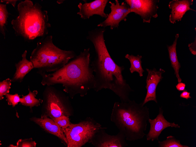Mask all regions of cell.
I'll list each match as a JSON object with an SVG mask.
<instances>
[{"instance_id": "6da1fadb", "label": "cell", "mask_w": 196, "mask_h": 147, "mask_svg": "<svg viewBox=\"0 0 196 147\" xmlns=\"http://www.w3.org/2000/svg\"><path fill=\"white\" fill-rule=\"evenodd\" d=\"M105 28H96L88 31L87 39L93 44L95 57L90 63L94 72L95 85L93 89L97 92L102 89L111 90L120 98L121 102L130 99V93L133 91L124 79V66L116 64L111 57L104 38Z\"/></svg>"}, {"instance_id": "7a4b0ae2", "label": "cell", "mask_w": 196, "mask_h": 147, "mask_svg": "<svg viewBox=\"0 0 196 147\" xmlns=\"http://www.w3.org/2000/svg\"><path fill=\"white\" fill-rule=\"evenodd\" d=\"M90 48H85L62 67L51 73L41 75V84L62 85L63 91L71 99L76 95L83 97L94 89L95 80L90 65Z\"/></svg>"}, {"instance_id": "3957f363", "label": "cell", "mask_w": 196, "mask_h": 147, "mask_svg": "<svg viewBox=\"0 0 196 147\" xmlns=\"http://www.w3.org/2000/svg\"><path fill=\"white\" fill-rule=\"evenodd\" d=\"M149 118V109L138 104L134 100L127 102H115L110 119L123 133L126 139L134 141L143 138L146 134L147 121Z\"/></svg>"}, {"instance_id": "277c9868", "label": "cell", "mask_w": 196, "mask_h": 147, "mask_svg": "<svg viewBox=\"0 0 196 147\" xmlns=\"http://www.w3.org/2000/svg\"><path fill=\"white\" fill-rule=\"evenodd\" d=\"M18 16L11 22L16 36L30 42L38 37L47 36L51 27L48 11L38 3L30 0L20 2L17 5Z\"/></svg>"}, {"instance_id": "5b68a950", "label": "cell", "mask_w": 196, "mask_h": 147, "mask_svg": "<svg viewBox=\"0 0 196 147\" xmlns=\"http://www.w3.org/2000/svg\"><path fill=\"white\" fill-rule=\"evenodd\" d=\"M76 55L73 50H63L57 47L53 42L52 36H47L38 41L31 52L30 60L41 76L58 70Z\"/></svg>"}, {"instance_id": "8992f818", "label": "cell", "mask_w": 196, "mask_h": 147, "mask_svg": "<svg viewBox=\"0 0 196 147\" xmlns=\"http://www.w3.org/2000/svg\"><path fill=\"white\" fill-rule=\"evenodd\" d=\"M43 115L52 119L62 116L69 117L74 109L68 96L52 86H47L43 93Z\"/></svg>"}, {"instance_id": "52a82bcc", "label": "cell", "mask_w": 196, "mask_h": 147, "mask_svg": "<svg viewBox=\"0 0 196 147\" xmlns=\"http://www.w3.org/2000/svg\"><path fill=\"white\" fill-rule=\"evenodd\" d=\"M93 118L87 117L78 123H70L64 133L67 141V147H81L90 143L94 135L102 129H107Z\"/></svg>"}, {"instance_id": "ba28073f", "label": "cell", "mask_w": 196, "mask_h": 147, "mask_svg": "<svg viewBox=\"0 0 196 147\" xmlns=\"http://www.w3.org/2000/svg\"><path fill=\"white\" fill-rule=\"evenodd\" d=\"M159 0H125L129 6L131 13L139 15L143 23H150L151 18L158 16Z\"/></svg>"}, {"instance_id": "9c48e42d", "label": "cell", "mask_w": 196, "mask_h": 147, "mask_svg": "<svg viewBox=\"0 0 196 147\" xmlns=\"http://www.w3.org/2000/svg\"><path fill=\"white\" fill-rule=\"evenodd\" d=\"M115 4L111 1V11L109 14H107V17L104 21L100 22L97 25L98 27L105 28L109 26L111 29L118 28L120 22L127 20L128 15L131 13L129 6L124 2L120 5L118 0H115Z\"/></svg>"}, {"instance_id": "30bf717a", "label": "cell", "mask_w": 196, "mask_h": 147, "mask_svg": "<svg viewBox=\"0 0 196 147\" xmlns=\"http://www.w3.org/2000/svg\"><path fill=\"white\" fill-rule=\"evenodd\" d=\"M102 129L94 135L90 143L95 147H125L128 146L124 135L119 131L116 135L107 134Z\"/></svg>"}, {"instance_id": "8fae6325", "label": "cell", "mask_w": 196, "mask_h": 147, "mask_svg": "<svg viewBox=\"0 0 196 147\" xmlns=\"http://www.w3.org/2000/svg\"><path fill=\"white\" fill-rule=\"evenodd\" d=\"M108 1V0H95L84 4L80 2L77 6L79 10L77 14L84 20L88 19L94 15H99L106 19L107 16L104 11Z\"/></svg>"}, {"instance_id": "7c38bea8", "label": "cell", "mask_w": 196, "mask_h": 147, "mask_svg": "<svg viewBox=\"0 0 196 147\" xmlns=\"http://www.w3.org/2000/svg\"><path fill=\"white\" fill-rule=\"evenodd\" d=\"M163 113L162 107H160L159 114L156 117L153 119H149L148 121L150 124V128L148 133L146 135L147 141H159L158 137L161 132L168 127L180 128L178 124L168 121L165 118Z\"/></svg>"}, {"instance_id": "4fadbf2b", "label": "cell", "mask_w": 196, "mask_h": 147, "mask_svg": "<svg viewBox=\"0 0 196 147\" xmlns=\"http://www.w3.org/2000/svg\"><path fill=\"white\" fill-rule=\"evenodd\" d=\"M146 70L148 73L146 80V88L147 93L144 100L142 102V105L145 104L151 101H153L157 103L156 99V91L157 85L161 80L163 77L162 74L165 71L161 68L157 71L155 68L153 69L146 68Z\"/></svg>"}, {"instance_id": "5bb4252c", "label": "cell", "mask_w": 196, "mask_h": 147, "mask_svg": "<svg viewBox=\"0 0 196 147\" xmlns=\"http://www.w3.org/2000/svg\"><path fill=\"white\" fill-rule=\"evenodd\" d=\"M193 2V0H173L170 1L168 4L169 8L171 10L169 18L170 22L174 24L176 21H181L188 11H196L190 7Z\"/></svg>"}, {"instance_id": "9a60e30c", "label": "cell", "mask_w": 196, "mask_h": 147, "mask_svg": "<svg viewBox=\"0 0 196 147\" xmlns=\"http://www.w3.org/2000/svg\"><path fill=\"white\" fill-rule=\"evenodd\" d=\"M31 119L48 133L59 138L67 146L64 133L53 119L45 115H42L40 118L33 117Z\"/></svg>"}, {"instance_id": "2e32d148", "label": "cell", "mask_w": 196, "mask_h": 147, "mask_svg": "<svg viewBox=\"0 0 196 147\" xmlns=\"http://www.w3.org/2000/svg\"><path fill=\"white\" fill-rule=\"evenodd\" d=\"M27 53V51L25 50L22 54V60L15 63L16 70L11 82H21L26 75L34 68L32 62L26 58Z\"/></svg>"}, {"instance_id": "e0dca14e", "label": "cell", "mask_w": 196, "mask_h": 147, "mask_svg": "<svg viewBox=\"0 0 196 147\" xmlns=\"http://www.w3.org/2000/svg\"><path fill=\"white\" fill-rule=\"evenodd\" d=\"M179 37V34H177L175 35V39L173 44L170 45H167V46L171 65L174 70V74L177 78L178 81V82H180L182 81L179 74L181 65L178 60L176 49L177 41Z\"/></svg>"}, {"instance_id": "ac0fdd59", "label": "cell", "mask_w": 196, "mask_h": 147, "mask_svg": "<svg viewBox=\"0 0 196 147\" xmlns=\"http://www.w3.org/2000/svg\"><path fill=\"white\" fill-rule=\"evenodd\" d=\"M28 90L29 93L27 95L25 96L22 95L20 104L29 107L31 109L34 107H38L42 103L43 99H38L35 98L38 93L37 90H35L32 92L29 88Z\"/></svg>"}, {"instance_id": "d6986e66", "label": "cell", "mask_w": 196, "mask_h": 147, "mask_svg": "<svg viewBox=\"0 0 196 147\" xmlns=\"http://www.w3.org/2000/svg\"><path fill=\"white\" fill-rule=\"evenodd\" d=\"M125 57L129 61L131 66L129 70L131 73L134 72H137L140 77L143 76V73L145 71L141 66L142 56L138 55L135 56L133 55H126Z\"/></svg>"}, {"instance_id": "ffe728a7", "label": "cell", "mask_w": 196, "mask_h": 147, "mask_svg": "<svg viewBox=\"0 0 196 147\" xmlns=\"http://www.w3.org/2000/svg\"><path fill=\"white\" fill-rule=\"evenodd\" d=\"M9 13L8 12L6 4L0 3V33L5 38L6 32L7 30L6 26L7 24V19Z\"/></svg>"}, {"instance_id": "44dd1931", "label": "cell", "mask_w": 196, "mask_h": 147, "mask_svg": "<svg viewBox=\"0 0 196 147\" xmlns=\"http://www.w3.org/2000/svg\"><path fill=\"white\" fill-rule=\"evenodd\" d=\"M159 147H189L186 145H183L179 140L176 139L172 136L167 137L166 139L162 141H158Z\"/></svg>"}, {"instance_id": "7402d4cb", "label": "cell", "mask_w": 196, "mask_h": 147, "mask_svg": "<svg viewBox=\"0 0 196 147\" xmlns=\"http://www.w3.org/2000/svg\"><path fill=\"white\" fill-rule=\"evenodd\" d=\"M11 80L9 78L0 82V100H1L4 98L3 96L5 95L9 92V89L11 88Z\"/></svg>"}, {"instance_id": "603a6c76", "label": "cell", "mask_w": 196, "mask_h": 147, "mask_svg": "<svg viewBox=\"0 0 196 147\" xmlns=\"http://www.w3.org/2000/svg\"><path fill=\"white\" fill-rule=\"evenodd\" d=\"M53 120L60 128L63 132L64 130L70 125L71 123L69 117L65 116H62L54 118Z\"/></svg>"}, {"instance_id": "cb8c5ba5", "label": "cell", "mask_w": 196, "mask_h": 147, "mask_svg": "<svg viewBox=\"0 0 196 147\" xmlns=\"http://www.w3.org/2000/svg\"><path fill=\"white\" fill-rule=\"evenodd\" d=\"M36 143L33 141L32 138L18 140L16 146L11 145L9 147H36Z\"/></svg>"}, {"instance_id": "d4e9b609", "label": "cell", "mask_w": 196, "mask_h": 147, "mask_svg": "<svg viewBox=\"0 0 196 147\" xmlns=\"http://www.w3.org/2000/svg\"><path fill=\"white\" fill-rule=\"evenodd\" d=\"M5 96L8 104L12 105L13 107H15L21 101V98L20 97V95L17 93L12 94L9 93L7 94Z\"/></svg>"}, {"instance_id": "484cf974", "label": "cell", "mask_w": 196, "mask_h": 147, "mask_svg": "<svg viewBox=\"0 0 196 147\" xmlns=\"http://www.w3.org/2000/svg\"><path fill=\"white\" fill-rule=\"evenodd\" d=\"M189 49L191 53L193 55H196V37H195V40L191 43L188 45Z\"/></svg>"}, {"instance_id": "4316f807", "label": "cell", "mask_w": 196, "mask_h": 147, "mask_svg": "<svg viewBox=\"0 0 196 147\" xmlns=\"http://www.w3.org/2000/svg\"><path fill=\"white\" fill-rule=\"evenodd\" d=\"M18 1L17 0H1L0 1V2L1 3H4L6 4H11L15 7L16 3Z\"/></svg>"}, {"instance_id": "83f0119b", "label": "cell", "mask_w": 196, "mask_h": 147, "mask_svg": "<svg viewBox=\"0 0 196 147\" xmlns=\"http://www.w3.org/2000/svg\"><path fill=\"white\" fill-rule=\"evenodd\" d=\"M190 94V92H188L187 90L185 89L180 94V97L187 99H188L191 98Z\"/></svg>"}, {"instance_id": "f1b7e54d", "label": "cell", "mask_w": 196, "mask_h": 147, "mask_svg": "<svg viewBox=\"0 0 196 147\" xmlns=\"http://www.w3.org/2000/svg\"><path fill=\"white\" fill-rule=\"evenodd\" d=\"M186 85L185 83L181 82L178 83L176 85V87L179 91H183L185 90Z\"/></svg>"}, {"instance_id": "f546056e", "label": "cell", "mask_w": 196, "mask_h": 147, "mask_svg": "<svg viewBox=\"0 0 196 147\" xmlns=\"http://www.w3.org/2000/svg\"><path fill=\"white\" fill-rule=\"evenodd\" d=\"M64 1V0H58L57 2L58 4H61L63 3Z\"/></svg>"}]
</instances>
